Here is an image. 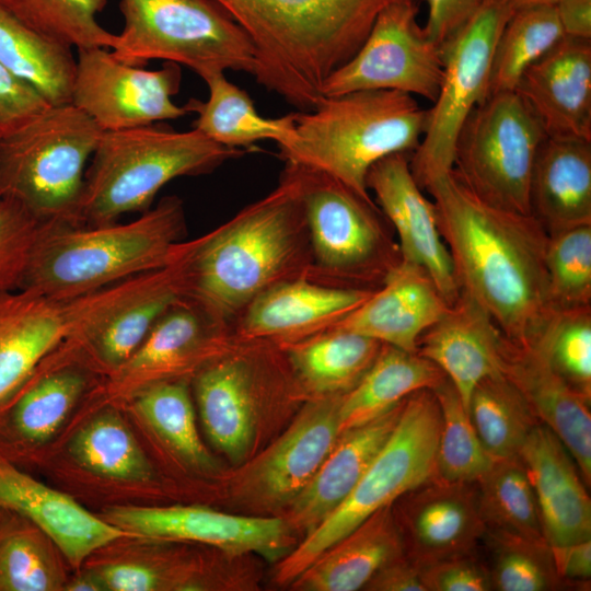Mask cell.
Masks as SVG:
<instances>
[{"instance_id":"obj_17","label":"cell","mask_w":591,"mask_h":591,"mask_svg":"<svg viewBox=\"0 0 591 591\" xmlns=\"http://www.w3.org/2000/svg\"><path fill=\"white\" fill-rule=\"evenodd\" d=\"M103 519L132 537L204 543L230 555L256 553L269 560L282 559L293 544L288 522L279 518L235 515L198 506H119L108 509Z\"/></svg>"},{"instance_id":"obj_42","label":"cell","mask_w":591,"mask_h":591,"mask_svg":"<svg viewBox=\"0 0 591 591\" xmlns=\"http://www.w3.org/2000/svg\"><path fill=\"white\" fill-rule=\"evenodd\" d=\"M69 453L84 470L123 480H147L152 467L144 452L114 409L86 422L71 438Z\"/></svg>"},{"instance_id":"obj_33","label":"cell","mask_w":591,"mask_h":591,"mask_svg":"<svg viewBox=\"0 0 591 591\" xmlns=\"http://www.w3.org/2000/svg\"><path fill=\"white\" fill-rule=\"evenodd\" d=\"M403 554L393 506H386L324 551L292 584L305 591L359 590Z\"/></svg>"},{"instance_id":"obj_31","label":"cell","mask_w":591,"mask_h":591,"mask_svg":"<svg viewBox=\"0 0 591 591\" xmlns=\"http://www.w3.org/2000/svg\"><path fill=\"white\" fill-rule=\"evenodd\" d=\"M530 207L547 234L591 224V141L544 139L532 171Z\"/></svg>"},{"instance_id":"obj_26","label":"cell","mask_w":591,"mask_h":591,"mask_svg":"<svg viewBox=\"0 0 591 591\" xmlns=\"http://www.w3.org/2000/svg\"><path fill=\"white\" fill-rule=\"evenodd\" d=\"M515 92L547 136L591 141V39L563 37L524 71Z\"/></svg>"},{"instance_id":"obj_48","label":"cell","mask_w":591,"mask_h":591,"mask_svg":"<svg viewBox=\"0 0 591 591\" xmlns=\"http://www.w3.org/2000/svg\"><path fill=\"white\" fill-rule=\"evenodd\" d=\"M545 266L556 309L591 305V224L548 234Z\"/></svg>"},{"instance_id":"obj_52","label":"cell","mask_w":591,"mask_h":591,"mask_svg":"<svg viewBox=\"0 0 591 591\" xmlns=\"http://www.w3.org/2000/svg\"><path fill=\"white\" fill-rule=\"evenodd\" d=\"M428 15L424 30L442 47L479 11L495 0H426Z\"/></svg>"},{"instance_id":"obj_46","label":"cell","mask_w":591,"mask_h":591,"mask_svg":"<svg viewBox=\"0 0 591 591\" xmlns=\"http://www.w3.org/2000/svg\"><path fill=\"white\" fill-rule=\"evenodd\" d=\"M486 534L493 552L488 567L493 590L547 591L565 587L546 542L499 532Z\"/></svg>"},{"instance_id":"obj_44","label":"cell","mask_w":591,"mask_h":591,"mask_svg":"<svg viewBox=\"0 0 591 591\" xmlns=\"http://www.w3.org/2000/svg\"><path fill=\"white\" fill-rule=\"evenodd\" d=\"M0 4L39 34L71 48H112L116 34L97 20L106 0H0Z\"/></svg>"},{"instance_id":"obj_7","label":"cell","mask_w":591,"mask_h":591,"mask_svg":"<svg viewBox=\"0 0 591 591\" xmlns=\"http://www.w3.org/2000/svg\"><path fill=\"white\" fill-rule=\"evenodd\" d=\"M103 130L71 103L0 136V190L43 222L76 224L86 163Z\"/></svg>"},{"instance_id":"obj_32","label":"cell","mask_w":591,"mask_h":591,"mask_svg":"<svg viewBox=\"0 0 591 591\" xmlns=\"http://www.w3.org/2000/svg\"><path fill=\"white\" fill-rule=\"evenodd\" d=\"M66 336L63 302L24 289L0 292V404Z\"/></svg>"},{"instance_id":"obj_37","label":"cell","mask_w":591,"mask_h":591,"mask_svg":"<svg viewBox=\"0 0 591 591\" xmlns=\"http://www.w3.org/2000/svg\"><path fill=\"white\" fill-rule=\"evenodd\" d=\"M209 89L202 102L189 99L186 109L197 114L194 129L212 141L232 149L251 148L259 140L287 142L294 130L293 113L279 118L260 116L248 94L216 72L204 80Z\"/></svg>"},{"instance_id":"obj_43","label":"cell","mask_w":591,"mask_h":591,"mask_svg":"<svg viewBox=\"0 0 591 591\" xmlns=\"http://www.w3.org/2000/svg\"><path fill=\"white\" fill-rule=\"evenodd\" d=\"M129 398L137 414L184 461L202 470L213 466L198 433L189 381L157 382L140 389Z\"/></svg>"},{"instance_id":"obj_4","label":"cell","mask_w":591,"mask_h":591,"mask_svg":"<svg viewBox=\"0 0 591 591\" xmlns=\"http://www.w3.org/2000/svg\"><path fill=\"white\" fill-rule=\"evenodd\" d=\"M186 232L183 201L162 198L126 223H44L20 289L66 302L166 265ZM19 289V290H20Z\"/></svg>"},{"instance_id":"obj_35","label":"cell","mask_w":591,"mask_h":591,"mask_svg":"<svg viewBox=\"0 0 591 591\" xmlns=\"http://www.w3.org/2000/svg\"><path fill=\"white\" fill-rule=\"evenodd\" d=\"M447 379L430 360L390 345L348 392L338 408L339 433L384 414L419 390H433Z\"/></svg>"},{"instance_id":"obj_5","label":"cell","mask_w":591,"mask_h":591,"mask_svg":"<svg viewBox=\"0 0 591 591\" xmlns=\"http://www.w3.org/2000/svg\"><path fill=\"white\" fill-rule=\"evenodd\" d=\"M293 136L277 144L279 158L326 173L366 199L367 175L380 160L412 154L427 119L413 95L361 90L323 96L311 111L296 112Z\"/></svg>"},{"instance_id":"obj_58","label":"cell","mask_w":591,"mask_h":591,"mask_svg":"<svg viewBox=\"0 0 591 591\" xmlns=\"http://www.w3.org/2000/svg\"><path fill=\"white\" fill-rule=\"evenodd\" d=\"M557 1L558 0H509L514 10L534 5L555 4Z\"/></svg>"},{"instance_id":"obj_38","label":"cell","mask_w":591,"mask_h":591,"mask_svg":"<svg viewBox=\"0 0 591 591\" xmlns=\"http://www.w3.org/2000/svg\"><path fill=\"white\" fill-rule=\"evenodd\" d=\"M63 556L54 542L23 515L0 510V591L63 590Z\"/></svg>"},{"instance_id":"obj_10","label":"cell","mask_w":591,"mask_h":591,"mask_svg":"<svg viewBox=\"0 0 591 591\" xmlns=\"http://www.w3.org/2000/svg\"><path fill=\"white\" fill-rule=\"evenodd\" d=\"M124 27L112 54L142 67L150 60L185 66L202 80L225 70L254 76V45L215 0H120Z\"/></svg>"},{"instance_id":"obj_40","label":"cell","mask_w":591,"mask_h":591,"mask_svg":"<svg viewBox=\"0 0 591 591\" xmlns=\"http://www.w3.org/2000/svg\"><path fill=\"white\" fill-rule=\"evenodd\" d=\"M476 487L486 532L546 542L535 494L520 456L495 460Z\"/></svg>"},{"instance_id":"obj_50","label":"cell","mask_w":591,"mask_h":591,"mask_svg":"<svg viewBox=\"0 0 591 591\" xmlns=\"http://www.w3.org/2000/svg\"><path fill=\"white\" fill-rule=\"evenodd\" d=\"M420 571L427 591L493 590L488 567L473 552L442 559Z\"/></svg>"},{"instance_id":"obj_39","label":"cell","mask_w":591,"mask_h":591,"mask_svg":"<svg viewBox=\"0 0 591 591\" xmlns=\"http://www.w3.org/2000/svg\"><path fill=\"white\" fill-rule=\"evenodd\" d=\"M467 413L488 454L495 460L519 456L540 424L520 391L503 375L480 380L474 387Z\"/></svg>"},{"instance_id":"obj_16","label":"cell","mask_w":591,"mask_h":591,"mask_svg":"<svg viewBox=\"0 0 591 591\" xmlns=\"http://www.w3.org/2000/svg\"><path fill=\"white\" fill-rule=\"evenodd\" d=\"M341 395L311 397L287 431L243 470L234 487L242 502L263 511L291 503L339 436Z\"/></svg>"},{"instance_id":"obj_11","label":"cell","mask_w":591,"mask_h":591,"mask_svg":"<svg viewBox=\"0 0 591 591\" xmlns=\"http://www.w3.org/2000/svg\"><path fill=\"white\" fill-rule=\"evenodd\" d=\"M546 137L540 119L518 92L490 94L464 123L452 171L483 201L531 215V176Z\"/></svg>"},{"instance_id":"obj_51","label":"cell","mask_w":591,"mask_h":591,"mask_svg":"<svg viewBox=\"0 0 591 591\" xmlns=\"http://www.w3.org/2000/svg\"><path fill=\"white\" fill-rule=\"evenodd\" d=\"M49 104L0 63V136L33 118Z\"/></svg>"},{"instance_id":"obj_34","label":"cell","mask_w":591,"mask_h":591,"mask_svg":"<svg viewBox=\"0 0 591 591\" xmlns=\"http://www.w3.org/2000/svg\"><path fill=\"white\" fill-rule=\"evenodd\" d=\"M382 343L331 327L300 341L279 346L297 385L311 397L341 395L352 389L379 355Z\"/></svg>"},{"instance_id":"obj_19","label":"cell","mask_w":591,"mask_h":591,"mask_svg":"<svg viewBox=\"0 0 591 591\" xmlns=\"http://www.w3.org/2000/svg\"><path fill=\"white\" fill-rule=\"evenodd\" d=\"M270 345L234 338L190 381L206 433L233 462L247 454L254 439L257 403L265 389L264 359Z\"/></svg>"},{"instance_id":"obj_59","label":"cell","mask_w":591,"mask_h":591,"mask_svg":"<svg viewBox=\"0 0 591 591\" xmlns=\"http://www.w3.org/2000/svg\"><path fill=\"white\" fill-rule=\"evenodd\" d=\"M2 198H3V197H2V194H1V190H0V201H1Z\"/></svg>"},{"instance_id":"obj_30","label":"cell","mask_w":591,"mask_h":591,"mask_svg":"<svg viewBox=\"0 0 591 591\" xmlns=\"http://www.w3.org/2000/svg\"><path fill=\"white\" fill-rule=\"evenodd\" d=\"M405 399L379 417L339 433L311 480L288 506L289 525L308 535L341 505L394 430Z\"/></svg>"},{"instance_id":"obj_21","label":"cell","mask_w":591,"mask_h":591,"mask_svg":"<svg viewBox=\"0 0 591 591\" xmlns=\"http://www.w3.org/2000/svg\"><path fill=\"white\" fill-rule=\"evenodd\" d=\"M395 502L399 508L393 507V512L404 554L420 569L473 552L486 535L476 483H451L437 477Z\"/></svg>"},{"instance_id":"obj_47","label":"cell","mask_w":591,"mask_h":591,"mask_svg":"<svg viewBox=\"0 0 591 591\" xmlns=\"http://www.w3.org/2000/svg\"><path fill=\"white\" fill-rule=\"evenodd\" d=\"M533 341L560 376L591 399V305L558 309Z\"/></svg>"},{"instance_id":"obj_9","label":"cell","mask_w":591,"mask_h":591,"mask_svg":"<svg viewBox=\"0 0 591 591\" xmlns=\"http://www.w3.org/2000/svg\"><path fill=\"white\" fill-rule=\"evenodd\" d=\"M291 164L305 210L314 282L378 289L403 259L391 224L374 200L321 171Z\"/></svg>"},{"instance_id":"obj_3","label":"cell","mask_w":591,"mask_h":591,"mask_svg":"<svg viewBox=\"0 0 591 591\" xmlns=\"http://www.w3.org/2000/svg\"><path fill=\"white\" fill-rule=\"evenodd\" d=\"M251 38L256 81L298 109L311 111L321 86L361 47L379 13L395 0H215Z\"/></svg>"},{"instance_id":"obj_27","label":"cell","mask_w":591,"mask_h":591,"mask_svg":"<svg viewBox=\"0 0 591 591\" xmlns=\"http://www.w3.org/2000/svg\"><path fill=\"white\" fill-rule=\"evenodd\" d=\"M533 487L551 547L591 540V500L581 473L560 439L537 424L519 454Z\"/></svg>"},{"instance_id":"obj_12","label":"cell","mask_w":591,"mask_h":591,"mask_svg":"<svg viewBox=\"0 0 591 591\" xmlns=\"http://www.w3.org/2000/svg\"><path fill=\"white\" fill-rule=\"evenodd\" d=\"M178 244L166 265L63 302V344L91 370L115 372L155 322L184 298Z\"/></svg>"},{"instance_id":"obj_14","label":"cell","mask_w":591,"mask_h":591,"mask_svg":"<svg viewBox=\"0 0 591 591\" xmlns=\"http://www.w3.org/2000/svg\"><path fill=\"white\" fill-rule=\"evenodd\" d=\"M417 14L416 0L387 4L358 51L324 80L322 96L394 90L433 103L443 78V51L429 39Z\"/></svg>"},{"instance_id":"obj_8","label":"cell","mask_w":591,"mask_h":591,"mask_svg":"<svg viewBox=\"0 0 591 591\" xmlns=\"http://www.w3.org/2000/svg\"><path fill=\"white\" fill-rule=\"evenodd\" d=\"M441 414L432 390L408 395L398 421L349 496L280 559L277 581L292 583L324 551L379 509L437 478Z\"/></svg>"},{"instance_id":"obj_15","label":"cell","mask_w":591,"mask_h":591,"mask_svg":"<svg viewBox=\"0 0 591 591\" xmlns=\"http://www.w3.org/2000/svg\"><path fill=\"white\" fill-rule=\"evenodd\" d=\"M70 103L90 116L103 131L129 129L185 116L178 93L181 66L164 61L158 70L126 65L109 48L77 49Z\"/></svg>"},{"instance_id":"obj_56","label":"cell","mask_w":591,"mask_h":591,"mask_svg":"<svg viewBox=\"0 0 591 591\" xmlns=\"http://www.w3.org/2000/svg\"><path fill=\"white\" fill-rule=\"evenodd\" d=\"M555 8L565 36L591 39V0H558Z\"/></svg>"},{"instance_id":"obj_57","label":"cell","mask_w":591,"mask_h":591,"mask_svg":"<svg viewBox=\"0 0 591 591\" xmlns=\"http://www.w3.org/2000/svg\"><path fill=\"white\" fill-rule=\"evenodd\" d=\"M68 591H104V588L93 571L81 572L68 580L65 589Z\"/></svg>"},{"instance_id":"obj_20","label":"cell","mask_w":591,"mask_h":591,"mask_svg":"<svg viewBox=\"0 0 591 591\" xmlns=\"http://www.w3.org/2000/svg\"><path fill=\"white\" fill-rule=\"evenodd\" d=\"M367 187L397 235L402 259L424 268L452 304L461 288L440 234L436 206L414 178L409 154L394 153L378 161L367 175Z\"/></svg>"},{"instance_id":"obj_55","label":"cell","mask_w":591,"mask_h":591,"mask_svg":"<svg viewBox=\"0 0 591 591\" xmlns=\"http://www.w3.org/2000/svg\"><path fill=\"white\" fill-rule=\"evenodd\" d=\"M554 565L565 587L587 584L591 577V540L551 547Z\"/></svg>"},{"instance_id":"obj_45","label":"cell","mask_w":591,"mask_h":591,"mask_svg":"<svg viewBox=\"0 0 591 591\" xmlns=\"http://www.w3.org/2000/svg\"><path fill=\"white\" fill-rule=\"evenodd\" d=\"M433 393L441 427L437 449V476L451 483H476L493 465L454 385L447 378Z\"/></svg>"},{"instance_id":"obj_25","label":"cell","mask_w":591,"mask_h":591,"mask_svg":"<svg viewBox=\"0 0 591 591\" xmlns=\"http://www.w3.org/2000/svg\"><path fill=\"white\" fill-rule=\"evenodd\" d=\"M0 510L16 512L38 526L77 569L97 549L132 537L1 455Z\"/></svg>"},{"instance_id":"obj_24","label":"cell","mask_w":591,"mask_h":591,"mask_svg":"<svg viewBox=\"0 0 591 591\" xmlns=\"http://www.w3.org/2000/svg\"><path fill=\"white\" fill-rule=\"evenodd\" d=\"M501 373L520 391L538 421L560 439L590 486L591 399L560 376L536 341L517 344L505 336Z\"/></svg>"},{"instance_id":"obj_53","label":"cell","mask_w":591,"mask_h":591,"mask_svg":"<svg viewBox=\"0 0 591 591\" xmlns=\"http://www.w3.org/2000/svg\"><path fill=\"white\" fill-rule=\"evenodd\" d=\"M104 590L152 591L161 586L160 575L151 567L136 563H115L93 571Z\"/></svg>"},{"instance_id":"obj_49","label":"cell","mask_w":591,"mask_h":591,"mask_svg":"<svg viewBox=\"0 0 591 591\" xmlns=\"http://www.w3.org/2000/svg\"><path fill=\"white\" fill-rule=\"evenodd\" d=\"M44 223L10 197L0 201V292L15 291Z\"/></svg>"},{"instance_id":"obj_18","label":"cell","mask_w":591,"mask_h":591,"mask_svg":"<svg viewBox=\"0 0 591 591\" xmlns=\"http://www.w3.org/2000/svg\"><path fill=\"white\" fill-rule=\"evenodd\" d=\"M233 340L230 327L183 298L155 322L129 359L109 374L108 391L130 397L157 382L192 380Z\"/></svg>"},{"instance_id":"obj_23","label":"cell","mask_w":591,"mask_h":591,"mask_svg":"<svg viewBox=\"0 0 591 591\" xmlns=\"http://www.w3.org/2000/svg\"><path fill=\"white\" fill-rule=\"evenodd\" d=\"M373 291L306 278L287 281L256 297L232 325V335L277 346L293 344L333 327Z\"/></svg>"},{"instance_id":"obj_2","label":"cell","mask_w":591,"mask_h":591,"mask_svg":"<svg viewBox=\"0 0 591 591\" xmlns=\"http://www.w3.org/2000/svg\"><path fill=\"white\" fill-rule=\"evenodd\" d=\"M278 185L231 219L177 248L184 298L230 327L259 294L308 278L311 248L301 187L285 163Z\"/></svg>"},{"instance_id":"obj_29","label":"cell","mask_w":591,"mask_h":591,"mask_svg":"<svg viewBox=\"0 0 591 591\" xmlns=\"http://www.w3.org/2000/svg\"><path fill=\"white\" fill-rule=\"evenodd\" d=\"M503 338L490 315L461 290L443 315L419 337L416 352L445 374L467 410L476 384L502 374Z\"/></svg>"},{"instance_id":"obj_1","label":"cell","mask_w":591,"mask_h":591,"mask_svg":"<svg viewBox=\"0 0 591 591\" xmlns=\"http://www.w3.org/2000/svg\"><path fill=\"white\" fill-rule=\"evenodd\" d=\"M424 190L436 206L461 290L509 340L526 344L537 338L558 310L545 266L547 232L532 215L483 201L453 171Z\"/></svg>"},{"instance_id":"obj_13","label":"cell","mask_w":591,"mask_h":591,"mask_svg":"<svg viewBox=\"0 0 591 591\" xmlns=\"http://www.w3.org/2000/svg\"><path fill=\"white\" fill-rule=\"evenodd\" d=\"M513 12L509 0H495L441 47L442 82L427 109L421 140L409 157L412 174L422 189L452 171L459 134L489 96L495 47Z\"/></svg>"},{"instance_id":"obj_6","label":"cell","mask_w":591,"mask_h":591,"mask_svg":"<svg viewBox=\"0 0 591 591\" xmlns=\"http://www.w3.org/2000/svg\"><path fill=\"white\" fill-rule=\"evenodd\" d=\"M244 153L197 129L176 131L163 121L103 131L85 171L76 224H106L144 212L172 179L210 173Z\"/></svg>"},{"instance_id":"obj_22","label":"cell","mask_w":591,"mask_h":591,"mask_svg":"<svg viewBox=\"0 0 591 591\" xmlns=\"http://www.w3.org/2000/svg\"><path fill=\"white\" fill-rule=\"evenodd\" d=\"M55 351L57 362L44 359L0 404V455L13 464L59 430L90 385L91 369L63 341Z\"/></svg>"},{"instance_id":"obj_36","label":"cell","mask_w":591,"mask_h":591,"mask_svg":"<svg viewBox=\"0 0 591 591\" xmlns=\"http://www.w3.org/2000/svg\"><path fill=\"white\" fill-rule=\"evenodd\" d=\"M72 49L39 34L0 4V63L49 105L71 101L77 66Z\"/></svg>"},{"instance_id":"obj_41","label":"cell","mask_w":591,"mask_h":591,"mask_svg":"<svg viewBox=\"0 0 591 591\" xmlns=\"http://www.w3.org/2000/svg\"><path fill=\"white\" fill-rule=\"evenodd\" d=\"M563 37L555 4L514 10L495 47L489 95L515 91L524 71Z\"/></svg>"},{"instance_id":"obj_54","label":"cell","mask_w":591,"mask_h":591,"mask_svg":"<svg viewBox=\"0 0 591 591\" xmlns=\"http://www.w3.org/2000/svg\"><path fill=\"white\" fill-rule=\"evenodd\" d=\"M364 588L376 591H427L420 568L405 554L379 569Z\"/></svg>"},{"instance_id":"obj_28","label":"cell","mask_w":591,"mask_h":591,"mask_svg":"<svg viewBox=\"0 0 591 591\" xmlns=\"http://www.w3.org/2000/svg\"><path fill=\"white\" fill-rule=\"evenodd\" d=\"M449 305L424 268L402 260L378 289L333 327L416 352L419 337Z\"/></svg>"}]
</instances>
